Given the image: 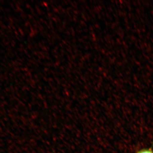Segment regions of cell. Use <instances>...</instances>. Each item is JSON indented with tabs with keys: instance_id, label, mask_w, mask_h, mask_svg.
<instances>
[{
	"instance_id": "6da1fadb",
	"label": "cell",
	"mask_w": 153,
	"mask_h": 153,
	"mask_svg": "<svg viewBox=\"0 0 153 153\" xmlns=\"http://www.w3.org/2000/svg\"><path fill=\"white\" fill-rule=\"evenodd\" d=\"M137 153H153L152 151L150 150H143L140 151Z\"/></svg>"
}]
</instances>
